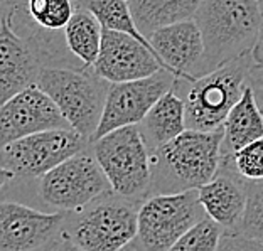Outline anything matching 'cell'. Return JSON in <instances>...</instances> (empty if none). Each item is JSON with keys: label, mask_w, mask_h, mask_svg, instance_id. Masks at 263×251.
I'll return each instance as SVG.
<instances>
[{"label": "cell", "mask_w": 263, "mask_h": 251, "mask_svg": "<svg viewBox=\"0 0 263 251\" xmlns=\"http://www.w3.org/2000/svg\"><path fill=\"white\" fill-rule=\"evenodd\" d=\"M35 85L54 101L69 127L91 142L103 117L110 83L93 69L43 68Z\"/></svg>", "instance_id": "5b68a950"}, {"label": "cell", "mask_w": 263, "mask_h": 251, "mask_svg": "<svg viewBox=\"0 0 263 251\" xmlns=\"http://www.w3.org/2000/svg\"><path fill=\"white\" fill-rule=\"evenodd\" d=\"M139 130L151 152L177 139L187 130L184 100L176 93L174 88L152 106L139 125Z\"/></svg>", "instance_id": "ac0fdd59"}, {"label": "cell", "mask_w": 263, "mask_h": 251, "mask_svg": "<svg viewBox=\"0 0 263 251\" xmlns=\"http://www.w3.org/2000/svg\"><path fill=\"white\" fill-rule=\"evenodd\" d=\"M76 4L74 14L63 31L64 46L81 69H91L101 49L103 27L91 12L81 4Z\"/></svg>", "instance_id": "ffe728a7"}, {"label": "cell", "mask_w": 263, "mask_h": 251, "mask_svg": "<svg viewBox=\"0 0 263 251\" xmlns=\"http://www.w3.org/2000/svg\"><path fill=\"white\" fill-rule=\"evenodd\" d=\"M14 174H12V172H9L7 169H4L2 165H0V192H2V190L9 186V184L14 181Z\"/></svg>", "instance_id": "f1b7e54d"}, {"label": "cell", "mask_w": 263, "mask_h": 251, "mask_svg": "<svg viewBox=\"0 0 263 251\" xmlns=\"http://www.w3.org/2000/svg\"><path fill=\"white\" fill-rule=\"evenodd\" d=\"M12 9L9 7L7 4L5 2H2V0H0V27H2V22H4V19L5 17L9 15V12H10Z\"/></svg>", "instance_id": "4dcf8cb0"}, {"label": "cell", "mask_w": 263, "mask_h": 251, "mask_svg": "<svg viewBox=\"0 0 263 251\" xmlns=\"http://www.w3.org/2000/svg\"><path fill=\"white\" fill-rule=\"evenodd\" d=\"M89 145L73 128L41 131L0 148V165L19 181L41 179Z\"/></svg>", "instance_id": "9c48e42d"}, {"label": "cell", "mask_w": 263, "mask_h": 251, "mask_svg": "<svg viewBox=\"0 0 263 251\" xmlns=\"http://www.w3.org/2000/svg\"><path fill=\"white\" fill-rule=\"evenodd\" d=\"M238 235L263 243V181L248 182V202Z\"/></svg>", "instance_id": "cb8c5ba5"}, {"label": "cell", "mask_w": 263, "mask_h": 251, "mask_svg": "<svg viewBox=\"0 0 263 251\" xmlns=\"http://www.w3.org/2000/svg\"><path fill=\"white\" fill-rule=\"evenodd\" d=\"M66 214L0 199V251H49L63 238Z\"/></svg>", "instance_id": "8fae6325"}, {"label": "cell", "mask_w": 263, "mask_h": 251, "mask_svg": "<svg viewBox=\"0 0 263 251\" xmlns=\"http://www.w3.org/2000/svg\"><path fill=\"white\" fill-rule=\"evenodd\" d=\"M223 229L208 216L191 228L169 251H218Z\"/></svg>", "instance_id": "603a6c76"}, {"label": "cell", "mask_w": 263, "mask_h": 251, "mask_svg": "<svg viewBox=\"0 0 263 251\" xmlns=\"http://www.w3.org/2000/svg\"><path fill=\"white\" fill-rule=\"evenodd\" d=\"M250 86H252L253 93H255V98L258 101L260 108L263 111V66L258 64H253L252 71H250Z\"/></svg>", "instance_id": "484cf974"}, {"label": "cell", "mask_w": 263, "mask_h": 251, "mask_svg": "<svg viewBox=\"0 0 263 251\" xmlns=\"http://www.w3.org/2000/svg\"><path fill=\"white\" fill-rule=\"evenodd\" d=\"M139 206L110 190L80 211L66 214L63 236L83 251H123L137 238Z\"/></svg>", "instance_id": "277c9868"}, {"label": "cell", "mask_w": 263, "mask_h": 251, "mask_svg": "<svg viewBox=\"0 0 263 251\" xmlns=\"http://www.w3.org/2000/svg\"><path fill=\"white\" fill-rule=\"evenodd\" d=\"M223 128L186 130L177 139L151 152V196L197 190L218 174L223 153Z\"/></svg>", "instance_id": "6da1fadb"}, {"label": "cell", "mask_w": 263, "mask_h": 251, "mask_svg": "<svg viewBox=\"0 0 263 251\" xmlns=\"http://www.w3.org/2000/svg\"><path fill=\"white\" fill-rule=\"evenodd\" d=\"M252 59L255 64L263 66V21H261V27L258 32V39H256V44L252 51Z\"/></svg>", "instance_id": "4316f807"}, {"label": "cell", "mask_w": 263, "mask_h": 251, "mask_svg": "<svg viewBox=\"0 0 263 251\" xmlns=\"http://www.w3.org/2000/svg\"><path fill=\"white\" fill-rule=\"evenodd\" d=\"M89 145L111 192L137 204L151 197V150L139 125L110 131Z\"/></svg>", "instance_id": "8992f818"}, {"label": "cell", "mask_w": 263, "mask_h": 251, "mask_svg": "<svg viewBox=\"0 0 263 251\" xmlns=\"http://www.w3.org/2000/svg\"><path fill=\"white\" fill-rule=\"evenodd\" d=\"M199 202L206 216L224 233H238L248 202V182L230 165L221 162L211 182L197 189Z\"/></svg>", "instance_id": "2e32d148"}, {"label": "cell", "mask_w": 263, "mask_h": 251, "mask_svg": "<svg viewBox=\"0 0 263 251\" xmlns=\"http://www.w3.org/2000/svg\"><path fill=\"white\" fill-rule=\"evenodd\" d=\"M49 251H83V249L80 246H76L73 241H69L68 238L63 236L61 240H59Z\"/></svg>", "instance_id": "83f0119b"}, {"label": "cell", "mask_w": 263, "mask_h": 251, "mask_svg": "<svg viewBox=\"0 0 263 251\" xmlns=\"http://www.w3.org/2000/svg\"><path fill=\"white\" fill-rule=\"evenodd\" d=\"M2 2L7 4L12 10H17V9H22L24 5L27 4V0H2Z\"/></svg>", "instance_id": "f546056e"}, {"label": "cell", "mask_w": 263, "mask_h": 251, "mask_svg": "<svg viewBox=\"0 0 263 251\" xmlns=\"http://www.w3.org/2000/svg\"><path fill=\"white\" fill-rule=\"evenodd\" d=\"M218 251H263V243L248 240L238 233H224L221 236Z\"/></svg>", "instance_id": "d4e9b609"}, {"label": "cell", "mask_w": 263, "mask_h": 251, "mask_svg": "<svg viewBox=\"0 0 263 251\" xmlns=\"http://www.w3.org/2000/svg\"><path fill=\"white\" fill-rule=\"evenodd\" d=\"M194 21L204 41V76L252 54L263 21V0H204Z\"/></svg>", "instance_id": "7a4b0ae2"}, {"label": "cell", "mask_w": 263, "mask_h": 251, "mask_svg": "<svg viewBox=\"0 0 263 251\" xmlns=\"http://www.w3.org/2000/svg\"><path fill=\"white\" fill-rule=\"evenodd\" d=\"M125 2H132V0H125Z\"/></svg>", "instance_id": "1f68e13d"}, {"label": "cell", "mask_w": 263, "mask_h": 251, "mask_svg": "<svg viewBox=\"0 0 263 251\" xmlns=\"http://www.w3.org/2000/svg\"><path fill=\"white\" fill-rule=\"evenodd\" d=\"M204 218L197 190L151 196L139 206L137 238L132 246L135 251H169Z\"/></svg>", "instance_id": "52a82bcc"}, {"label": "cell", "mask_w": 263, "mask_h": 251, "mask_svg": "<svg viewBox=\"0 0 263 251\" xmlns=\"http://www.w3.org/2000/svg\"><path fill=\"white\" fill-rule=\"evenodd\" d=\"M223 164L230 165L241 179L247 182H261L263 181V137L243 147L241 150L223 157Z\"/></svg>", "instance_id": "7402d4cb"}, {"label": "cell", "mask_w": 263, "mask_h": 251, "mask_svg": "<svg viewBox=\"0 0 263 251\" xmlns=\"http://www.w3.org/2000/svg\"><path fill=\"white\" fill-rule=\"evenodd\" d=\"M76 2L81 4L83 7H86L91 12V14L97 17V21L101 24V27L106 29V31L128 34L134 39L139 41V43H142L143 46H147L151 51H154L151 41H148L145 35L139 31V27H137L128 2H125V0H83V2L81 0H76Z\"/></svg>", "instance_id": "44dd1931"}, {"label": "cell", "mask_w": 263, "mask_h": 251, "mask_svg": "<svg viewBox=\"0 0 263 251\" xmlns=\"http://www.w3.org/2000/svg\"><path fill=\"white\" fill-rule=\"evenodd\" d=\"M110 190L91 145L47 172L37 186L41 201L64 214L80 211Z\"/></svg>", "instance_id": "ba28073f"}, {"label": "cell", "mask_w": 263, "mask_h": 251, "mask_svg": "<svg viewBox=\"0 0 263 251\" xmlns=\"http://www.w3.org/2000/svg\"><path fill=\"white\" fill-rule=\"evenodd\" d=\"M263 137V111L250 83L245 88L240 101L233 106L223 123V157L241 150L243 147Z\"/></svg>", "instance_id": "e0dca14e"}, {"label": "cell", "mask_w": 263, "mask_h": 251, "mask_svg": "<svg viewBox=\"0 0 263 251\" xmlns=\"http://www.w3.org/2000/svg\"><path fill=\"white\" fill-rule=\"evenodd\" d=\"M91 69L101 80L113 85L154 76L164 66L154 51L132 35L103 29L101 49Z\"/></svg>", "instance_id": "4fadbf2b"}, {"label": "cell", "mask_w": 263, "mask_h": 251, "mask_svg": "<svg viewBox=\"0 0 263 251\" xmlns=\"http://www.w3.org/2000/svg\"><path fill=\"white\" fill-rule=\"evenodd\" d=\"M204 0H132L128 2L139 31L148 39L157 29L194 19Z\"/></svg>", "instance_id": "d6986e66"}, {"label": "cell", "mask_w": 263, "mask_h": 251, "mask_svg": "<svg viewBox=\"0 0 263 251\" xmlns=\"http://www.w3.org/2000/svg\"><path fill=\"white\" fill-rule=\"evenodd\" d=\"M73 2H76V0H73Z\"/></svg>", "instance_id": "d6a6232c"}, {"label": "cell", "mask_w": 263, "mask_h": 251, "mask_svg": "<svg viewBox=\"0 0 263 251\" xmlns=\"http://www.w3.org/2000/svg\"><path fill=\"white\" fill-rule=\"evenodd\" d=\"M71 128L56 103L37 85L29 86L0 106V148L41 131Z\"/></svg>", "instance_id": "7c38bea8"}, {"label": "cell", "mask_w": 263, "mask_h": 251, "mask_svg": "<svg viewBox=\"0 0 263 251\" xmlns=\"http://www.w3.org/2000/svg\"><path fill=\"white\" fill-rule=\"evenodd\" d=\"M252 54L238 57L194 81L176 80L174 89L184 100L186 127L196 131H218L240 101L253 68Z\"/></svg>", "instance_id": "3957f363"}, {"label": "cell", "mask_w": 263, "mask_h": 251, "mask_svg": "<svg viewBox=\"0 0 263 251\" xmlns=\"http://www.w3.org/2000/svg\"><path fill=\"white\" fill-rule=\"evenodd\" d=\"M148 41L164 69L177 80L194 81L202 76L204 41L194 19L157 29Z\"/></svg>", "instance_id": "9a60e30c"}, {"label": "cell", "mask_w": 263, "mask_h": 251, "mask_svg": "<svg viewBox=\"0 0 263 251\" xmlns=\"http://www.w3.org/2000/svg\"><path fill=\"white\" fill-rule=\"evenodd\" d=\"M44 57L32 39L12 27V10L0 27V106L37 83Z\"/></svg>", "instance_id": "5bb4252c"}, {"label": "cell", "mask_w": 263, "mask_h": 251, "mask_svg": "<svg viewBox=\"0 0 263 251\" xmlns=\"http://www.w3.org/2000/svg\"><path fill=\"white\" fill-rule=\"evenodd\" d=\"M176 80L177 78L169 71L160 69L159 73L143 80L110 85L103 117L89 143L118 128L140 125L152 106L174 88Z\"/></svg>", "instance_id": "30bf717a"}]
</instances>
